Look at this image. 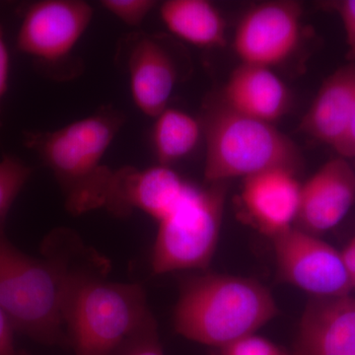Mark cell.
Instances as JSON below:
<instances>
[{"mask_svg":"<svg viewBox=\"0 0 355 355\" xmlns=\"http://www.w3.org/2000/svg\"><path fill=\"white\" fill-rule=\"evenodd\" d=\"M280 280L315 298L350 295L340 252L295 226L272 238Z\"/></svg>","mask_w":355,"mask_h":355,"instance_id":"obj_7","label":"cell"},{"mask_svg":"<svg viewBox=\"0 0 355 355\" xmlns=\"http://www.w3.org/2000/svg\"><path fill=\"white\" fill-rule=\"evenodd\" d=\"M354 103L355 64L352 62L324 80L301 121V132L335 149L347 130Z\"/></svg>","mask_w":355,"mask_h":355,"instance_id":"obj_16","label":"cell"},{"mask_svg":"<svg viewBox=\"0 0 355 355\" xmlns=\"http://www.w3.org/2000/svg\"><path fill=\"white\" fill-rule=\"evenodd\" d=\"M226 195L227 182L205 188L191 184L176 209L158 222L151 261L154 273L209 266L218 244Z\"/></svg>","mask_w":355,"mask_h":355,"instance_id":"obj_6","label":"cell"},{"mask_svg":"<svg viewBox=\"0 0 355 355\" xmlns=\"http://www.w3.org/2000/svg\"><path fill=\"white\" fill-rule=\"evenodd\" d=\"M12 324L0 308V355H17Z\"/></svg>","mask_w":355,"mask_h":355,"instance_id":"obj_24","label":"cell"},{"mask_svg":"<svg viewBox=\"0 0 355 355\" xmlns=\"http://www.w3.org/2000/svg\"><path fill=\"white\" fill-rule=\"evenodd\" d=\"M291 355H355V297H313Z\"/></svg>","mask_w":355,"mask_h":355,"instance_id":"obj_14","label":"cell"},{"mask_svg":"<svg viewBox=\"0 0 355 355\" xmlns=\"http://www.w3.org/2000/svg\"><path fill=\"white\" fill-rule=\"evenodd\" d=\"M203 137L202 121L181 110L165 109L155 118L153 140L159 165L171 167L195 150Z\"/></svg>","mask_w":355,"mask_h":355,"instance_id":"obj_18","label":"cell"},{"mask_svg":"<svg viewBox=\"0 0 355 355\" xmlns=\"http://www.w3.org/2000/svg\"><path fill=\"white\" fill-rule=\"evenodd\" d=\"M160 15L167 29L178 38L202 49L226 44V22L220 11L207 0H168Z\"/></svg>","mask_w":355,"mask_h":355,"instance_id":"obj_17","label":"cell"},{"mask_svg":"<svg viewBox=\"0 0 355 355\" xmlns=\"http://www.w3.org/2000/svg\"><path fill=\"white\" fill-rule=\"evenodd\" d=\"M355 202V172L347 159L328 161L301 186L296 228L310 234L338 225Z\"/></svg>","mask_w":355,"mask_h":355,"instance_id":"obj_12","label":"cell"},{"mask_svg":"<svg viewBox=\"0 0 355 355\" xmlns=\"http://www.w3.org/2000/svg\"><path fill=\"white\" fill-rule=\"evenodd\" d=\"M221 355H291L263 336L249 335L220 349Z\"/></svg>","mask_w":355,"mask_h":355,"instance_id":"obj_21","label":"cell"},{"mask_svg":"<svg viewBox=\"0 0 355 355\" xmlns=\"http://www.w3.org/2000/svg\"><path fill=\"white\" fill-rule=\"evenodd\" d=\"M153 319L139 284L92 275L70 293L65 331L76 355H112Z\"/></svg>","mask_w":355,"mask_h":355,"instance_id":"obj_5","label":"cell"},{"mask_svg":"<svg viewBox=\"0 0 355 355\" xmlns=\"http://www.w3.org/2000/svg\"><path fill=\"white\" fill-rule=\"evenodd\" d=\"M303 9L295 1H266L252 6L236 28L233 46L241 64L272 69L297 49Z\"/></svg>","mask_w":355,"mask_h":355,"instance_id":"obj_9","label":"cell"},{"mask_svg":"<svg viewBox=\"0 0 355 355\" xmlns=\"http://www.w3.org/2000/svg\"><path fill=\"white\" fill-rule=\"evenodd\" d=\"M93 18L92 7L80 0H43L26 9L17 48L40 65L69 60Z\"/></svg>","mask_w":355,"mask_h":355,"instance_id":"obj_8","label":"cell"},{"mask_svg":"<svg viewBox=\"0 0 355 355\" xmlns=\"http://www.w3.org/2000/svg\"><path fill=\"white\" fill-rule=\"evenodd\" d=\"M123 123V114L104 107L58 130L26 133V146L53 172L70 214L106 207L114 171L102 161Z\"/></svg>","mask_w":355,"mask_h":355,"instance_id":"obj_2","label":"cell"},{"mask_svg":"<svg viewBox=\"0 0 355 355\" xmlns=\"http://www.w3.org/2000/svg\"><path fill=\"white\" fill-rule=\"evenodd\" d=\"M222 103L236 113L273 125L288 110L291 95L272 69L241 64L229 76Z\"/></svg>","mask_w":355,"mask_h":355,"instance_id":"obj_15","label":"cell"},{"mask_svg":"<svg viewBox=\"0 0 355 355\" xmlns=\"http://www.w3.org/2000/svg\"><path fill=\"white\" fill-rule=\"evenodd\" d=\"M336 12L342 19L347 39V58L355 60V0H343L334 4Z\"/></svg>","mask_w":355,"mask_h":355,"instance_id":"obj_23","label":"cell"},{"mask_svg":"<svg viewBox=\"0 0 355 355\" xmlns=\"http://www.w3.org/2000/svg\"><path fill=\"white\" fill-rule=\"evenodd\" d=\"M277 314L272 294L258 280L202 273L182 284L174 327L188 340L221 349L253 335Z\"/></svg>","mask_w":355,"mask_h":355,"instance_id":"obj_3","label":"cell"},{"mask_svg":"<svg viewBox=\"0 0 355 355\" xmlns=\"http://www.w3.org/2000/svg\"><path fill=\"white\" fill-rule=\"evenodd\" d=\"M335 150L340 154V157L345 159L355 157V103L347 130Z\"/></svg>","mask_w":355,"mask_h":355,"instance_id":"obj_26","label":"cell"},{"mask_svg":"<svg viewBox=\"0 0 355 355\" xmlns=\"http://www.w3.org/2000/svg\"><path fill=\"white\" fill-rule=\"evenodd\" d=\"M343 266L349 277L352 291H355V235L340 252Z\"/></svg>","mask_w":355,"mask_h":355,"instance_id":"obj_27","label":"cell"},{"mask_svg":"<svg viewBox=\"0 0 355 355\" xmlns=\"http://www.w3.org/2000/svg\"><path fill=\"white\" fill-rule=\"evenodd\" d=\"M171 167H125L114 172L106 209L118 216L139 209L162 221L176 209L190 189Z\"/></svg>","mask_w":355,"mask_h":355,"instance_id":"obj_10","label":"cell"},{"mask_svg":"<svg viewBox=\"0 0 355 355\" xmlns=\"http://www.w3.org/2000/svg\"><path fill=\"white\" fill-rule=\"evenodd\" d=\"M0 223V308L14 330L49 345L67 340L65 309L79 280L108 275L110 261L73 231L46 236L43 258L28 256L7 239Z\"/></svg>","mask_w":355,"mask_h":355,"instance_id":"obj_1","label":"cell"},{"mask_svg":"<svg viewBox=\"0 0 355 355\" xmlns=\"http://www.w3.org/2000/svg\"><path fill=\"white\" fill-rule=\"evenodd\" d=\"M32 169L20 159L6 155L0 160V223L31 176Z\"/></svg>","mask_w":355,"mask_h":355,"instance_id":"obj_19","label":"cell"},{"mask_svg":"<svg viewBox=\"0 0 355 355\" xmlns=\"http://www.w3.org/2000/svg\"><path fill=\"white\" fill-rule=\"evenodd\" d=\"M202 125L207 184L266 170L296 173L302 163L298 147L275 125L236 113L222 102L207 110Z\"/></svg>","mask_w":355,"mask_h":355,"instance_id":"obj_4","label":"cell"},{"mask_svg":"<svg viewBox=\"0 0 355 355\" xmlns=\"http://www.w3.org/2000/svg\"><path fill=\"white\" fill-rule=\"evenodd\" d=\"M125 51L133 102L140 112L155 119L168 108L176 87V62L162 42L144 33L132 34L125 41Z\"/></svg>","mask_w":355,"mask_h":355,"instance_id":"obj_11","label":"cell"},{"mask_svg":"<svg viewBox=\"0 0 355 355\" xmlns=\"http://www.w3.org/2000/svg\"><path fill=\"white\" fill-rule=\"evenodd\" d=\"M123 345L127 347L123 355H164L159 343L155 319L149 322Z\"/></svg>","mask_w":355,"mask_h":355,"instance_id":"obj_22","label":"cell"},{"mask_svg":"<svg viewBox=\"0 0 355 355\" xmlns=\"http://www.w3.org/2000/svg\"><path fill=\"white\" fill-rule=\"evenodd\" d=\"M296 173L272 169L245 178L241 200L253 224L270 239L293 227L300 203Z\"/></svg>","mask_w":355,"mask_h":355,"instance_id":"obj_13","label":"cell"},{"mask_svg":"<svg viewBox=\"0 0 355 355\" xmlns=\"http://www.w3.org/2000/svg\"><path fill=\"white\" fill-rule=\"evenodd\" d=\"M9 70H10V58H9V51L4 40L3 33L0 27V113H1L2 101L8 87Z\"/></svg>","mask_w":355,"mask_h":355,"instance_id":"obj_25","label":"cell"},{"mask_svg":"<svg viewBox=\"0 0 355 355\" xmlns=\"http://www.w3.org/2000/svg\"><path fill=\"white\" fill-rule=\"evenodd\" d=\"M101 6L116 19L132 27L144 22L156 6L153 0H103Z\"/></svg>","mask_w":355,"mask_h":355,"instance_id":"obj_20","label":"cell"}]
</instances>
